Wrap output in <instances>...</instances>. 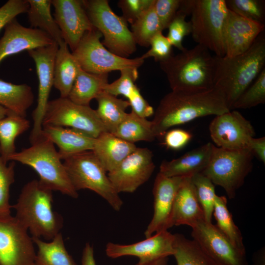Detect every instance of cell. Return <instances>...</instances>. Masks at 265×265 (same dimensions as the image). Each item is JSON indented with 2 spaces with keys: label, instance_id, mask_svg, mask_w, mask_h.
Returning a JSON list of instances; mask_svg holds the SVG:
<instances>
[{
  "label": "cell",
  "instance_id": "1",
  "mask_svg": "<svg viewBox=\"0 0 265 265\" xmlns=\"http://www.w3.org/2000/svg\"><path fill=\"white\" fill-rule=\"evenodd\" d=\"M230 110L221 92L215 87L202 91H172L160 101L152 121L156 137L170 128L208 115Z\"/></svg>",
  "mask_w": 265,
  "mask_h": 265
},
{
  "label": "cell",
  "instance_id": "2",
  "mask_svg": "<svg viewBox=\"0 0 265 265\" xmlns=\"http://www.w3.org/2000/svg\"><path fill=\"white\" fill-rule=\"evenodd\" d=\"M213 87L221 92L228 107L240 95L265 68V36L262 33L243 53L233 57L214 55Z\"/></svg>",
  "mask_w": 265,
  "mask_h": 265
},
{
  "label": "cell",
  "instance_id": "3",
  "mask_svg": "<svg viewBox=\"0 0 265 265\" xmlns=\"http://www.w3.org/2000/svg\"><path fill=\"white\" fill-rule=\"evenodd\" d=\"M159 63L172 91L197 92L213 87L214 56L200 45L185 48Z\"/></svg>",
  "mask_w": 265,
  "mask_h": 265
},
{
  "label": "cell",
  "instance_id": "4",
  "mask_svg": "<svg viewBox=\"0 0 265 265\" xmlns=\"http://www.w3.org/2000/svg\"><path fill=\"white\" fill-rule=\"evenodd\" d=\"M53 190L39 180H33L22 188L13 206L15 217L29 231L32 237L52 240L59 232L62 219L53 211Z\"/></svg>",
  "mask_w": 265,
  "mask_h": 265
},
{
  "label": "cell",
  "instance_id": "5",
  "mask_svg": "<svg viewBox=\"0 0 265 265\" xmlns=\"http://www.w3.org/2000/svg\"><path fill=\"white\" fill-rule=\"evenodd\" d=\"M180 9L190 16L191 34L216 56L225 55L224 31L229 9L225 0H182Z\"/></svg>",
  "mask_w": 265,
  "mask_h": 265
},
{
  "label": "cell",
  "instance_id": "6",
  "mask_svg": "<svg viewBox=\"0 0 265 265\" xmlns=\"http://www.w3.org/2000/svg\"><path fill=\"white\" fill-rule=\"evenodd\" d=\"M17 161L34 169L39 182L53 191H58L72 198L78 197L54 144L43 136L26 148L16 152L8 161Z\"/></svg>",
  "mask_w": 265,
  "mask_h": 265
},
{
  "label": "cell",
  "instance_id": "7",
  "mask_svg": "<svg viewBox=\"0 0 265 265\" xmlns=\"http://www.w3.org/2000/svg\"><path fill=\"white\" fill-rule=\"evenodd\" d=\"M63 160L69 178L77 191L91 190L104 199L115 211L121 210L123 201L92 151L75 154Z\"/></svg>",
  "mask_w": 265,
  "mask_h": 265
},
{
  "label": "cell",
  "instance_id": "8",
  "mask_svg": "<svg viewBox=\"0 0 265 265\" xmlns=\"http://www.w3.org/2000/svg\"><path fill=\"white\" fill-rule=\"evenodd\" d=\"M254 155L249 149L228 150L214 144L209 162L202 174L222 187L229 199L244 184L253 168Z\"/></svg>",
  "mask_w": 265,
  "mask_h": 265
},
{
  "label": "cell",
  "instance_id": "9",
  "mask_svg": "<svg viewBox=\"0 0 265 265\" xmlns=\"http://www.w3.org/2000/svg\"><path fill=\"white\" fill-rule=\"evenodd\" d=\"M83 3L91 24L104 37L102 43L107 50L125 58L135 52L136 44L127 22L113 11L107 0H86Z\"/></svg>",
  "mask_w": 265,
  "mask_h": 265
},
{
  "label": "cell",
  "instance_id": "10",
  "mask_svg": "<svg viewBox=\"0 0 265 265\" xmlns=\"http://www.w3.org/2000/svg\"><path fill=\"white\" fill-rule=\"evenodd\" d=\"M102 37L96 28L86 32L72 52L84 71L94 74H108L113 71L138 69L144 62L141 56L130 59L112 53L101 42Z\"/></svg>",
  "mask_w": 265,
  "mask_h": 265
},
{
  "label": "cell",
  "instance_id": "11",
  "mask_svg": "<svg viewBox=\"0 0 265 265\" xmlns=\"http://www.w3.org/2000/svg\"><path fill=\"white\" fill-rule=\"evenodd\" d=\"M48 125L72 128L95 138L107 132L96 110L90 106L79 105L60 97L47 104L42 127Z\"/></svg>",
  "mask_w": 265,
  "mask_h": 265
},
{
  "label": "cell",
  "instance_id": "12",
  "mask_svg": "<svg viewBox=\"0 0 265 265\" xmlns=\"http://www.w3.org/2000/svg\"><path fill=\"white\" fill-rule=\"evenodd\" d=\"M58 47V43L54 42L49 46L27 51L35 63L38 79L37 103L32 114L33 127L29 135L31 144L43 136V119L53 86L54 61Z\"/></svg>",
  "mask_w": 265,
  "mask_h": 265
},
{
  "label": "cell",
  "instance_id": "13",
  "mask_svg": "<svg viewBox=\"0 0 265 265\" xmlns=\"http://www.w3.org/2000/svg\"><path fill=\"white\" fill-rule=\"evenodd\" d=\"M15 217L0 218V265H34L33 241Z\"/></svg>",
  "mask_w": 265,
  "mask_h": 265
},
{
  "label": "cell",
  "instance_id": "14",
  "mask_svg": "<svg viewBox=\"0 0 265 265\" xmlns=\"http://www.w3.org/2000/svg\"><path fill=\"white\" fill-rule=\"evenodd\" d=\"M191 228L192 239L215 265H248L246 253L235 247L212 223L204 219Z\"/></svg>",
  "mask_w": 265,
  "mask_h": 265
},
{
  "label": "cell",
  "instance_id": "15",
  "mask_svg": "<svg viewBox=\"0 0 265 265\" xmlns=\"http://www.w3.org/2000/svg\"><path fill=\"white\" fill-rule=\"evenodd\" d=\"M153 154L147 148L137 147L113 170L107 174L116 191L132 193L146 183L155 165Z\"/></svg>",
  "mask_w": 265,
  "mask_h": 265
},
{
  "label": "cell",
  "instance_id": "16",
  "mask_svg": "<svg viewBox=\"0 0 265 265\" xmlns=\"http://www.w3.org/2000/svg\"><path fill=\"white\" fill-rule=\"evenodd\" d=\"M209 129L216 147L228 150L248 149L250 139L256 134L250 122L237 110L215 116Z\"/></svg>",
  "mask_w": 265,
  "mask_h": 265
},
{
  "label": "cell",
  "instance_id": "17",
  "mask_svg": "<svg viewBox=\"0 0 265 265\" xmlns=\"http://www.w3.org/2000/svg\"><path fill=\"white\" fill-rule=\"evenodd\" d=\"M54 19L64 41L73 52L84 34L95 29L82 0H52Z\"/></svg>",
  "mask_w": 265,
  "mask_h": 265
},
{
  "label": "cell",
  "instance_id": "18",
  "mask_svg": "<svg viewBox=\"0 0 265 265\" xmlns=\"http://www.w3.org/2000/svg\"><path fill=\"white\" fill-rule=\"evenodd\" d=\"M175 234L167 231L157 233L142 241L130 244L108 242L106 247L107 256L112 259L123 256L137 257L139 263H145L174 254Z\"/></svg>",
  "mask_w": 265,
  "mask_h": 265
},
{
  "label": "cell",
  "instance_id": "19",
  "mask_svg": "<svg viewBox=\"0 0 265 265\" xmlns=\"http://www.w3.org/2000/svg\"><path fill=\"white\" fill-rule=\"evenodd\" d=\"M184 177H169L159 172L153 189L154 214L144 232L146 238L169 229L168 225L174 199Z\"/></svg>",
  "mask_w": 265,
  "mask_h": 265
},
{
  "label": "cell",
  "instance_id": "20",
  "mask_svg": "<svg viewBox=\"0 0 265 265\" xmlns=\"http://www.w3.org/2000/svg\"><path fill=\"white\" fill-rule=\"evenodd\" d=\"M4 28L3 35L0 38V64L8 56L46 47L55 42L43 31L24 26L16 18L8 22Z\"/></svg>",
  "mask_w": 265,
  "mask_h": 265
},
{
  "label": "cell",
  "instance_id": "21",
  "mask_svg": "<svg viewBox=\"0 0 265 265\" xmlns=\"http://www.w3.org/2000/svg\"><path fill=\"white\" fill-rule=\"evenodd\" d=\"M204 219L191 177H184L175 195L168 228L182 225L191 227Z\"/></svg>",
  "mask_w": 265,
  "mask_h": 265
},
{
  "label": "cell",
  "instance_id": "22",
  "mask_svg": "<svg viewBox=\"0 0 265 265\" xmlns=\"http://www.w3.org/2000/svg\"><path fill=\"white\" fill-rule=\"evenodd\" d=\"M42 134L57 145L61 160L78 153L92 151L95 140V138L81 131L54 126H43Z\"/></svg>",
  "mask_w": 265,
  "mask_h": 265
},
{
  "label": "cell",
  "instance_id": "23",
  "mask_svg": "<svg viewBox=\"0 0 265 265\" xmlns=\"http://www.w3.org/2000/svg\"><path fill=\"white\" fill-rule=\"evenodd\" d=\"M213 144L208 142L170 161L163 160L159 172L165 176L191 177L207 167Z\"/></svg>",
  "mask_w": 265,
  "mask_h": 265
},
{
  "label": "cell",
  "instance_id": "24",
  "mask_svg": "<svg viewBox=\"0 0 265 265\" xmlns=\"http://www.w3.org/2000/svg\"><path fill=\"white\" fill-rule=\"evenodd\" d=\"M136 148L134 144L105 132L95 138L92 151L108 173L115 169Z\"/></svg>",
  "mask_w": 265,
  "mask_h": 265
},
{
  "label": "cell",
  "instance_id": "25",
  "mask_svg": "<svg viewBox=\"0 0 265 265\" xmlns=\"http://www.w3.org/2000/svg\"><path fill=\"white\" fill-rule=\"evenodd\" d=\"M54 65L53 86L60 97L67 98L80 68L77 61L63 41L59 45Z\"/></svg>",
  "mask_w": 265,
  "mask_h": 265
},
{
  "label": "cell",
  "instance_id": "26",
  "mask_svg": "<svg viewBox=\"0 0 265 265\" xmlns=\"http://www.w3.org/2000/svg\"><path fill=\"white\" fill-rule=\"evenodd\" d=\"M107 83L108 74H94L80 68L67 98L76 104L89 106Z\"/></svg>",
  "mask_w": 265,
  "mask_h": 265
},
{
  "label": "cell",
  "instance_id": "27",
  "mask_svg": "<svg viewBox=\"0 0 265 265\" xmlns=\"http://www.w3.org/2000/svg\"><path fill=\"white\" fill-rule=\"evenodd\" d=\"M34 100V94L29 85L14 84L0 79V105L8 110L26 117Z\"/></svg>",
  "mask_w": 265,
  "mask_h": 265
},
{
  "label": "cell",
  "instance_id": "28",
  "mask_svg": "<svg viewBox=\"0 0 265 265\" xmlns=\"http://www.w3.org/2000/svg\"><path fill=\"white\" fill-rule=\"evenodd\" d=\"M98 103L97 114L106 131L113 133L125 118L130 106L127 100L119 99L105 91L95 99Z\"/></svg>",
  "mask_w": 265,
  "mask_h": 265
},
{
  "label": "cell",
  "instance_id": "29",
  "mask_svg": "<svg viewBox=\"0 0 265 265\" xmlns=\"http://www.w3.org/2000/svg\"><path fill=\"white\" fill-rule=\"evenodd\" d=\"M26 12L31 28L44 31L59 45L64 40L61 32L51 13L52 0H27Z\"/></svg>",
  "mask_w": 265,
  "mask_h": 265
},
{
  "label": "cell",
  "instance_id": "30",
  "mask_svg": "<svg viewBox=\"0 0 265 265\" xmlns=\"http://www.w3.org/2000/svg\"><path fill=\"white\" fill-rule=\"evenodd\" d=\"M30 127V122L25 117L12 111L0 120V153L5 161L8 162V158L16 152V138Z\"/></svg>",
  "mask_w": 265,
  "mask_h": 265
},
{
  "label": "cell",
  "instance_id": "31",
  "mask_svg": "<svg viewBox=\"0 0 265 265\" xmlns=\"http://www.w3.org/2000/svg\"><path fill=\"white\" fill-rule=\"evenodd\" d=\"M32 238L38 248L34 265H77L65 247L61 233L49 242L38 238Z\"/></svg>",
  "mask_w": 265,
  "mask_h": 265
},
{
  "label": "cell",
  "instance_id": "32",
  "mask_svg": "<svg viewBox=\"0 0 265 265\" xmlns=\"http://www.w3.org/2000/svg\"><path fill=\"white\" fill-rule=\"evenodd\" d=\"M112 134L133 144L140 141L151 142L156 138L152 121L138 115L132 110L127 113Z\"/></svg>",
  "mask_w": 265,
  "mask_h": 265
},
{
  "label": "cell",
  "instance_id": "33",
  "mask_svg": "<svg viewBox=\"0 0 265 265\" xmlns=\"http://www.w3.org/2000/svg\"><path fill=\"white\" fill-rule=\"evenodd\" d=\"M213 215L216 221L215 226L218 229L235 247L245 253L242 234L228 210L227 199L225 196L216 195Z\"/></svg>",
  "mask_w": 265,
  "mask_h": 265
},
{
  "label": "cell",
  "instance_id": "34",
  "mask_svg": "<svg viewBox=\"0 0 265 265\" xmlns=\"http://www.w3.org/2000/svg\"><path fill=\"white\" fill-rule=\"evenodd\" d=\"M175 237L173 256L177 265H215L193 239L180 234Z\"/></svg>",
  "mask_w": 265,
  "mask_h": 265
},
{
  "label": "cell",
  "instance_id": "35",
  "mask_svg": "<svg viewBox=\"0 0 265 265\" xmlns=\"http://www.w3.org/2000/svg\"><path fill=\"white\" fill-rule=\"evenodd\" d=\"M225 27L236 39L253 43L264 31L265 24L244 18L229 9Z\"/></svg>",
  "mask_w": 265,
  "mask_h": 265
},
{
  "label": "cell",
  "instance_id": "36",
  "mask_svg": "<svg viewBox=\"0 0 265 265\" xmlns=\"http://www.w3.org/2000/svg\"><path fill=\"white\" fill-rule=\"evenodd\" d=\"M154 2L131 25V31L134 42L140 46H150L153 37L163 31L155 10Z\"/></svg>",
  "mask_w": 265,
  "mask_h": 265
},
{
  "label": "cell",
  "instance_id": "37",
  "mask_svg": "<svg viewBox=\"0 0 265 265\" xmlns=\"http://www.w3.org/2000/svg\"><path fill=\"white\" fill-rule=\"evenodd\" d=\"M198 201L202 209L204 219L212 223V216L216 194L214 185L202 173L191 177Z\"/></svg>",
  "mask_w": 265,
  "mask_h": 265
},
{
  "label": "cell",
  "instance_id": "38",
  "mask_svg": "<svg viewBox=\"0 0 265 265\" xmlns=\"http://www.w3.org/2000/svg\"><path fill=\"white\" fill-rule=\"evenodd\" d=\"M0 153V218L11 216L9 203L10 188L15 181V163L7 164Z\"/></svg>",
  "mask_w": 265,
  "mask_h": 265
},
{
  "label": "cell",
  "instance_id": "39",
  "mask_svg": "<svg viewBox=\"0 0 265 265\" xmlns=\"http://www.w3.org/2000/svg\"><path fill=\"white\" fill-rule=\"evenodd\" d=\"M138 69H126L120 71V77L110 83H107L104 91L114 96L123 95L128 101L140 92L134 82L138 78Z\"/></svg>",
  "mask_w": 265,
  "mask_h": 265
},
{
  "label": "cell",
  "instance_id": "40",
  "mask_svg": "<svg viewBox=\"0 0 265 265\" xmlns=\"http://www.w3.org/2000/svg\"><path fill=\"white\" fill-rule=\"evenodd\" d=\"M265 102V68L240 95L232 109L250 108Z\"/></svg>",
  "mask_w": 265,
  "mask_h": 265
},
{
  "label": "cell",
  "instance_id": "41",
  "mask_svg": "<svg viewBox=\"0 0 265 265\" xmlns=\"http://www.w3.org/2000/svg\"><path fill=\"white\" fill-rule=\"evenodd\" d=\"M228 8L247 19L265 24V1L261 0H226Z\"/></svg>",
  "mask_w": 265,
  "mask_h": 265
},
{
  "label": "cell",
  "instance_id": "42",
  "mask_svg": "<svg viewBox=\"0 0 265 265\" xmlns=\"http://www.w3.org/2000/svg\"><path fill=\"white\" fill-rule=\"evenodd\" d=\"M186 16L185 12L179 9L167 27V38L172 46L180 51L185 48L182 43L184 38L191 32L190 23L186 20Z\"/></svg>",
  "mask_w": 265,
  "mask_h": 265
},
{
  "label": "cell",
  "instance_id": "43",
  "mask_svg": "<svg viewBox=\"0 0 265 265\" xmlns=\"http://www.w3.org/2000/svg\"><path fill=\"white\" fill-rule=\"evenodd\" d=\"M150 46V49L141 56L144 59L153 57L155 61L160 62L173 54L172 46L167 37L162 34V31L157 33L153 37Z\"/></svg>",
  "mask_w": 265,
  "mask_h": 265
},
{
  "label": "cell",
  "instance_id": "44",
  "mask_svg": "<svg viewBox=\"0 0 265 265\" xmlns=\"http://www.w3.org/2000/svg\"><path fill=\"white\" fill-rule=\"evenodd\" d=\"M154 1L155 0H120L117 4L122 10V17L132 25Z\"/></svg>",
  "mask_w": 265,
  "mask_h": 265
},
{
  "label": "cell",
  "instance_id": "45",
  "mask_svg": "<svg viewBox=\"0 0 265 265\" xmlns=\"http://www.w3.org/2000/svg\"><path fill=\"white\" fill-rule=\"evenodd\" d=\"M182 0H155L154 8L162 30L169 25L179 10Z\"/></svg>",
  "mask_w": 265,
  "mask_h": 265
},
{
  "label": "cell",
  "instance_id": "46",
  "mask_svg": "<svg viewBox=\"0 0 265 265\" xmlns=\"http://www.w3.org/2000/svg\"><path fill=\"white\" fill-rule=\"evenodd\" d=\"M29 8L27 0H9L0 7V30L12 19Z\"/></svg>",
  "mask_w": 265,
  "mask_h": 265
},
{
  "label": "cell",
  "instance_id": "47",
  "mask_svg": "<svg viewBox=\"0 0 265 265\" xmlns=\"http://www.w3.org/2000/svg\"><path fill=\"white\" fill-rule=\"evenodd\" d=\"M163 144L168 149L178 150L184 148L191 139L190 132L181 129L168 130L164 134Z\"/></svg>",
  "mask_w": 265,
  "mask_h": 265
},
{
  "label": "cell",
  "instance_id": "48",
  "mask_svg": "<svg viewBox=\"0 0 265 265\" xmlns=\"http://www.w3.org/2000/svg\"><path fill=\"white\" fill-rule=\"evenodd\" d=\"M248 149L260 160L265 163V137L252 138L249 143Z\"/></svg>",
  "mask_w": 265,
  "mask_h": 265
},
{
  "label": "cell",
  "instance_id": "49",
  "mask_svg": "<svg viewBox=\"0 0 265 265\" xmlns=\"http://www.w3.org/2000/svg\"><path fill=\"white\" fill-rule=\"evenodd\" d=\"M81 265H96L94 255L93 247L86 243L82 251Z\"/></svg>",
  "mask_w": 265,
  "mask_h": 265
},
{
  "label": "cell",
  "instance_id": "50",
  "mask_svg": "<svg viewBox=\"0 0 265 265\" xmlns=\"http://www.w3.org/2000/svg\"><path fill=\"white\" fill-rule=\"evenodd\" d=\"M252 262V265H265V246L262 247L254 253Z\"/></svg>",
  "mask_w": 265,
  "mask_h": 265
},
{
  "label": "cell",
  "instance_id": "51",
  "mask_svg": "<svg viewBox=\"0 0 265 265\" xmlns=\"http://www.w3.org/2000/svg\"><path fill=\"white\" fill-rule=\"evenodd\" d=\"M133 265H168V257L160 258L145 263H138Z\"/></svg>",
  "mask_w": 265,
  "mask_h": 265
},
{
  "label": "cell",
  "instance_id": "52",
  "mask_svg": "<svg viewBox=\"0 0 265 265\" xmlns=\"http://www.w3.org/2000/svg\"><path fill=\"white\" fill-rule=\"evenodd\" d=\"M11 111L0 105V120L6 117Z\"/></svg>",
  "mask_w": 265,
  "mask_h": 265
}]
</instances>
